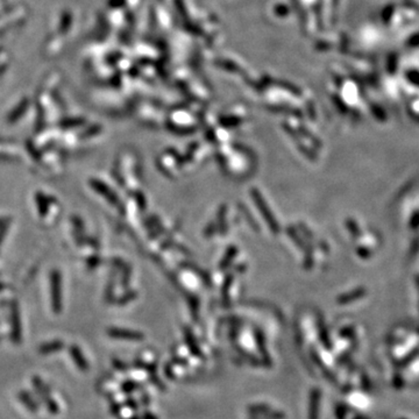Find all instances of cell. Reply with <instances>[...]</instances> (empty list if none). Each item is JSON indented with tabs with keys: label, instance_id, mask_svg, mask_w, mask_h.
Returning <instances> with one entry per match:
<instances>
[{
	"label": "cell",
	"instance_id": "6da1fadb",
	"mask_svg": "<svg viewBox=\"0 0 419 419\" xmlns=\"http://www.w3.org/2000/svg\"><path fill=\"white\" fill-rule=\"evenodd\" d=\"M253 192H254V199H255L258 208H260L261 211L264 212V216L266 218V220L268 221L269 226L274 229V232H277V225H276V221H275V219L272 216V212L269 213L268 208H267V206H266V203L264 202V199H262V197L258 195L256 191H253Z\"/></svg>",
	"mask_w": 419,
	"mask_h": 419
}]
</instances>
